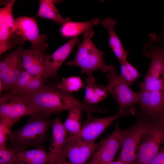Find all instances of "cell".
Returning a JSON list of instances; mask_svg holds the SVG:
<instances>
[{
	"label": "cell",
	"mask_w": 164,
	"mask_h": 164,
	"mask_svg": "<svg viewBox=\"0 0 164 164\" xmlns=\"http://www.w3.org/2000/svg\"><path fill=\"white\" fill-rule=\"evenodd\" d=\"M151 58L149 67L139 84L140 95L137 103L143 115L153 119L164 116V49L150 45L143 50Z\"/></svg>",
	"instance_id": "6da1fadb"
},
{
	"label": "cell",
	"mask_w": 164,
	"mask_h": 164,
	"mask_svg": "<svg viewBox=\"0 0 164 164\" xmlns=\"http://www.w3.org/2000/svg\"><path fill=\"white\" fill-rule=\"evenodd\" d=\"M57 83L45 84L38 91L22 97L35 113L41 112L49 116L74 108L85 111L87 114L94 112L104 113V109L79 100L58 87Z\"/></svg>",
	"instance_id": "7a4b0ae2"
},
{
	"label": "cell",
	"mask_w": 164,
	"mask_h": 164,
	"mask_svg": "<svg viewBox=\"0 0 164 164\" xmlns=\"http://www.w3.org/2000/svg\"><path fill=\"white\" fill-rule=\"evenodd\" d=\"M27 123L20 128L11 132L9 148L16 150H27L41 146L46 141L52 121L50 116L41 112L30 115Z\"/></svg>",
	"instance_id": "3957f363"
},
{
	"label": "cell",
	"mask_w": 164,
	"mask_h": 164,
	"mask_svg": "<svg viewBox=\"0 0 164 164\" xmlns=\"http://www.w3.org/2000/svg\"><path fill=\"white\" fill-rule=\"evenodd\" d=\"M93 34L92 29L82 34L83 39L78 44L74 59L66 63L67 66L79 67L88 77L92 76L93 73L96 70H100L105 73L108 72L109 69V65L104 61V53L97 49L92 41Z\"/></svg>",
	"instance_id": "277c9868"
},
{
	"label": "cell",
	"mask_w": 164,
	"mask_h": 164,
	"mask_svg": "<svg viewBox=\"0 0 164 164\" xmlns=\"http://www.w3.org/2000/svg\"><path fill=\"white\" fill-rule=\"evenodd\" d=\"M144 136L135 164H150L158 154L160 145L164 142V122L162 120L151 119Z\"/></svg>",
	"instance_id": "5b68a950"
},
{
	"label": "cell",
	"mask_w": 164,
	"mask_h": 164,
	"mask_svg": "<svg viewBox=\"0 0 164 164\" xmlns=\"http://www.w3.org/2000/svg\"><path fill=\"white\" fill-rule=\"evenodd\" d=\"M34 111L25 99L12 92L0 98V122L10 129L21 117L30 115Z\"/></svg>",
	"instance_id": "8992f818"
},
{
	"label": "cell",
	"mask_w": 164,
	"mask_h": 164,
	"mask_svg": "<svg viewBox=\"0 0 164 164\" xmlns=\"http://www.w3.org/2000/svg\"><path fill=\"white\" fill-rule=\"evenodd\" d=\"M108 72L107 77L108 82L106 87L108 92L111 94L118 104V112L133 107L138 102L140 92H134L129 88L121 78L113 65H109Z\"/></svg>",
	"instance_id": "52a82bcc"
},
{
	"label": "cell",
	"mask_w": 164,
	"mask_h": 164,
	"mask_svg": "<svg viewBox=\"0 0 164 164\" xmlns=\"http://www.w3.org/2000/svg\"><path fill=\"white\" fill-rule=\"evenodd\" d=\"M151 120L150 118L143 115L133 126L125 129L122 148L118 160L127 164H135L138 144L147 131Z\"/></svg>",
	"instance_id": "ba28073f"
},
{
	"label": "cell",
	"mask_w": 164,
	"mask_h": 164,
	"mask_svg": "<svg viewBox=\"0 0 164 164\" xmlns=\"http://www.w3.org/2000/svg\"><path fill=\"white\" fill-rule=\"evenodd\" d=\"M135 112V108L133 107L122 112H118L113 116L103 118H95L92 117V114H87V118L82 125L79 133L75 136L68 137L94 142L98 137L116 119L122 116L134 114Z\"/></svg>",
	"instance_id": "9c48e42d"
},
{
	"label": "cell",
	"mask_w": 164,
	"mask_h": 164,
	"mask_svg": "<svg viewBox=\"0 0 164 164\" xmlns=\"http://www.w3.org/2000/svg\"><path fill=\"white\" fill-rule=\"evenodd\" d=\"M125 129L117 123L111 134L99 143L98 146L87 164H106L113 161L124 139Z\"/></svg>",
	"instance_id": "30bf717a"
},
{
	"label": "cell",
	"mask_w": 164,
	"mask_h": 164,
	"mask_svg": "<svg viewBox=\"0 0 164 164\" xmlns=\"http://www.w3.org/2000/svg\"><path fill=\"white\" fill-rule=\"evenodd\" d=\"M25 40L22 39L18 46L9 53L0 62V80L5 90H9L23 69L22 54Z\"/></svg>",
	"instance_id": "8fae6325"
},
{
	"label": "cell",
	"mask_w": 164,
	"mask_h": 164,
	"mask_svg": "<svg viewBox=\"0 0 164 164\" xmlns=\"http://www.w3.org/2000/svg\"><path fill=\"white\" fill-rule=\"evenodd\" d=\"M15 30L24 40L31 43V48L45 52L48 45L46 43L48 37L44 34H39L37 22L34 18L24 16L15 19Z\"/></svg>",
	"instance_id": "7c38bea8"
},
{
	"label": "cell",
	"mask_w": 164,
	"mask_h": 164,
	"mask_svg": "<svg viewBox=\"0 0 164 164\" xmlns=\"http://www.w3.org/2000/svg\"><path fill=\"white\" fill-rule=\"evenodd\" d=\"M98 145L99 143L68 137L64 145V151L71 164H86Z\"/></svg>",
	"instance_id": "4fadbf2b"
},
{
	"label": "cell",
	"mask_w": 164,
	"mask_h": 164,
	"mask_svg": "<svg viewBox=\"0 0 164 164\" xmlns=\"http://www.w3.org/2000/svg\"><path fill=\"white\" fill-rule=\"evenodd\" d=\"M51 128V143L48 153V163L62 164L67 159L64 151L67 132L59 118L52 121Z\"/></svg>",
	"instance_id": "5bb4252c"
},
{
	"label": "cell",
	"mask_w": 164,
	"mask_h": 164,
	"mask_svg": "<svg viewBox=\"0 0 164 164\" xmlns=\"http://www.w3.org/2000/svg\"><path fill=\"white\" fill-rule=\"evenodd\" d=\"M48 54L45 51L42 52L31 48L23 49L22 57L24 70L32 75L47 79L49 77L47 72L45 60Z\"/></svg>",
	"instance_id": "9a60e30c"
},
{
	"label": "cell",
	"mask_w": 164,
	"mask_h": 164,
	"mask_svg": "<svg viewBox=\"0 0 164 164\" xmlns=\"http://www.w3.org/2000/svg\"><path fill=\"white\" fill-rule=\"evenodd\" d=\"M80 35L72 37L51 55L46 57L45 65L49 77H55L61 65L72 52Z\"/></svg>",
	"instance_id": "2e32d148"
},
{
	"label": "cell",
	"mask_w": 164,
	"mask_h": 164,
	"mask_svg": "<svg viewBox=\"0 0 164 164\" xmlns=\"http://www.w3.org/2000/svg\"><path fill=\"white\" fill-rule=\"evenodd\" d=\"M116 20L108 18L103 20L101 24L107 29L109 36V46L112 50L120 64L127 60L128 52L125 49L115 30Z\"/></svg>",
	"instance_id": "e0dca14e"
},
{
	"label": "cell",
	"mask_w": 164,
	"mask_h": 164,
	"mask_svg": "<svg viewBox=\"0 0 164 164\" xmlns=\"http://www.w3.org/2000/svg\"><path fill=\"white\" fill-rule=\"evenodd\" d=\"M16 151V164H47L49 163L48 153L42 146L29 150Z\"/></svg>",
	"instance_id": "ac0fdd59"
},
{
	"label": "cell",
	"mask_w": 164,
	"mask_h": 164,
	"mask_svg": "<svg viewBox=\"0 0 164 164\" xmlns=\"http://www.w3.org/2000/svg\"><path fill=\"white\" fill-rule=\"evenodd\" d=\"M86 82L84 102L94 105L105 99L108 94L106 86L97 84L93 76L88 77Z\"/></svg>",
	"instance_id": "d6986e66"
},
{
	"label": "cell",
	"mask_w": 164,
	"mask_h": 164,
	"mask_svg": "<svg viewBox=\"0 0 164 164\" xmlns=\"http://www.w3.org/2000/svg\"><path fill=\"white\" fill-rule=\"evenodd\" d=\"M98 18L92 19L85 22H76L70 21L62 25L60 29L61 35L65 37H73L80 35L88 30H91L93 26L99 23Z\"/></svg>",
	"instance_id": "ffe728a7"
},
{
	"label": "cell",
	"mask_w": 164,
	"mask_h": 164,
	"mask_svg": "<svg viewBox=\"0 0 164 164\" xmlns=\"http://www.w3.org/2000/svg\"><path fill=\"white\" fill-rule=\"evenodd\" d=\"M58 1L41 0L39 1V6L38 12L39 16L44 18L62 25L71 21L69 17H63L58 12L54 3Z\"/></svg>",
	"instance_id": "44dd1931"
},
{
	"label": "cell",
	"mask_w": 164,
	"mask_h": 164,
	"mask_svg": "<svg viewBox=\"0 0 164 164\" xmlns=\"http://www.w3.org/2000/svg\"><path fill=\"white\" fill-rule=\"evenodd\" d=\"M80 109L74 108L69 111L67 118L63 124L67 132L70 134L69 136L77 135L81 129V111Z\"/></svg>",
	"instance_id": "7402d4cb"
},
{
	"label": "cell",
	"mask_w": 164,
	"mask_h": 164,
	"mask_svg": "<svg viewBox=\"0 0 164 164\" xmlns=\"http://www.w3.org/2000/svg\"><path fill=\"white\" fill-rule=\"evenodd\" d=\"M83 85L82 80L77 76L63 78L62 82H58L57 83L58 87L70 94L77 92L83 87Z\"/></svg>",
	"instance_id": "603a6c76"
},
{
	"label": "cell",
	"mask_w": 164,
	"mask_h": 164,
	"mask_svg": "<svg viewBox=\"0 0 164 164\" xmlns=\"http://www.w3.org/2000/svg\"><path fill=\"white\" fill-rule=\"evenodd\" d=\"M35 76L24 70L18 76L9 90L11 92L19 96Z\"/></svg>",
	"instance_id": "cb8c5ba5"
},
{
	"label": "cell",
	"mask_w": 164,
	"mask_h": 164,
	"mask_svg": "<svg viewBox=\"0 0 164 164\" xmlns=\"http://www.w3.org/2000/svg\"><path fill=\"white\" fill-rule=\"evenodd\" d=\"M17 151L6 145L0 146V164H16Z\"/></svg>",
	"instance_id": "d4e9b609"
},
{
	"label": "cell",
	"mask_w": 164,
	"mask_h": 164,
	"mask_svg": "<svg viewBox=\"0 0 164 164\" xmlns=\"http://www.w3.org/2000/svg\"><path fill=\"white\" fill-rule=\"evenodd\" d=\"M6 124L0 122V146L6 145L8 137L11 131Z\"/></svg>",
	"instance_id": "484cf974"
},
{
	"label": "cell",
	"mask_w": 164,
	"mask_h": 164,
	"mask_svg": "<svg viewBox=\"0 0 164 164\" xmlns=\"http://www.w3.org/2000/svg\"><path fill=\"white\" fill-rule=\"evenodd\" d=\"M119 75L121 80L128 86L134 82L124 63L121 64V74Z\"/></svg>",
	"instance_id": "4316f807"
},
{
	"label": "cell",
	"mask_w": 164,
	"mask_h": 164,
	"mask_svg": "<svg viewBox=\"0 0 164 164\" xmlns=\"http://www.w3.org/2000/svg\"><path fill=\"white\" fill-rule=\"evenodd\" d=\"M164 19V15L163 16ZM149 42L148 43L151 45L161 43L164 45V26L160 33L157 35L154 33H152L149 36Z\"/></svg>",
	"instance_id": "83f0119b"
},
{
	"label": "cell",
	"mask_w": 164,
	"mask_h": 164,
	"mask_svg": "<svg viewBox=\"0 0 164 164\" xmlns=\"http://www.w3.org/2000/svg\"><path fill=\"white\" fill-rule=\"evenodd\" d=\"M123 63L125 65L134 81H135L139 75V74L137 70L131 64L128 62L127 60Z\"/></svg>",
	"instance_id": "f1b7e54d"
},
{
	"label": "cell",
	"mask_w": 164,
	"mask_h": 164,
	"mask_svg": "<svg viewBox=\"0 0 164 164\" xmlns=\"http://www.w3.org/2000/svg\"><path fill=\"white\" fill-rule=\"evenodd\" d=\"M162 150L159 152L150 164H164V142Z\"/></svg>",
	"instance_id": "f546056e"
},
{
	"label": "cell",
	"mask_w": 164,
	"mask_h": 164,
	"mask_svg": "<svg viewBox=\"0 0 164 164\" xmlns=\"http://www.w3.org/2000/svg\"><path fill=\"white\" fill-rule=\"evenodd\" d=\"M106 164H127L121 161L117 160L116 161H113Z\"/></svg>",
	"instance_id": "4dcf8cb0"
},
{
	"label": "cell",
	"mask_w": 164,
	"mask_h": 164,
	"mask_svg": "<svg viewBox=\"0 0 164 164\" xmlns=\"http://www.w3.org/2000/svg\"><path fill=\"white\" fill-rule=\"evenodd\" d=\"M3 90H5V87L2 81L0 80V93L1 94Z\"/></svg>",
	"instance_id": "1f68e13d"
},
{
	"label": "cell",
	"mask_w": 164,
	"mask_h": 164,
	"mask_svg": "<svg viewBox=\"0 0 164 164\" xmlns=\"http://www.w3.org/2000/svg\"><path fill=\"white\" fill-rule=\"evenodd\" d=\"M62 164H71L69 162H67V161H66L63 163H62Z\"/></svg>",
	"instance_id": "d6a6232c"
},
{
	"label": "cell",
	"mask_w": 164,
	"mask_h": 164,
	"mask_svg": "<svg viewBox=\"0 0 164 164\" xmlns=\"http://www.w3.org/2000/svg\"><path fill=\"white\" fill-rule=\"evenodd\" d=\"M47 164H49V163H48Z\"/></svg>",
	"instance_id": "836d02e7"
},
{
	"label": "cell",
	"mask_w": 164,
	"mask_h": 164,
	"mask_svg": "<svg viewBox=\"0 0 164 164\" xmlns=\"http://www.w3.org/2000/svg\"><path fill=\"white\" fill-rule=\"evenodd\" d=\"M163 118H164V117H163Z\"/></svg>",
	"instance_id": "e575fe53"
}]
</instances>
